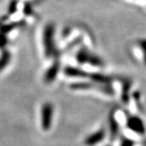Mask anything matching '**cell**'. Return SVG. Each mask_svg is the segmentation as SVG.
<instances>
[{
	"label": "cell",
	"mask_w": 146,
	"mask_h": 146,
	"mask_svg": "<svg viewBox=\"0 0 146 146\" xmlns=\"http://www.w3.org/2000/svg\"><path fill=\"white\" fill-rule=\"evenodd\" d=\"M52 114V108L50 105H45L42 108V121H41V123H42V127L44 129H48L50 126V116Z\"/></svg>",
	"instance_id": "1"
}]
</instances>
